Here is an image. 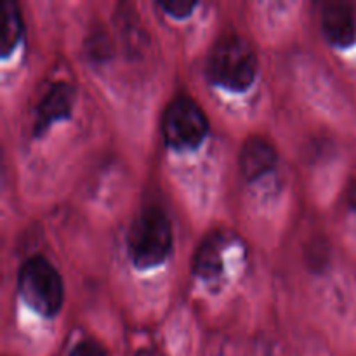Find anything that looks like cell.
I'll return each mask as SVG.
<instances>
[{
  "label": "cell",
  "instance_id": "cell-9",
  "mask_svg": "<svg viewBox=\"0 0 356 356\" xmlns=\"http://www.w3.org/2000/svg\"><path fill=\"white\" fill-rule=\"evenodd\" d=\"M23 37L21 10L13 0H0V56L7 58Z\"/></svg>",
  "mask_w": 356,
  "mask_h": 356
},
{
  "label": "cell",
  "instance_id": "cell-10",
  "mask_svg": "<svg viewBox=\"0 0 356 356\" xmlns=\"http://www.w3.org/2000/svg\"><path fill=\"white\" fill-rule=\"evenodd\" d=\"M156 3H159L160 9H163L172 17H188L191 10L197 7V2H193V0H167V2L160 0Z\"/></svg>",
  "mask_w": 356,
  "mask_h": 356
},
{
  "label": "cell",
  "instance_id": "cell-4",
  "mask_svg": "<svg viewBox=\"0 0 356 356\" xmlns=\"http://www.w3.org/2000/svg\"><path fill=\"white\" fill-rule=\"evenodd\" d=\"M162 134L170 149L190 152L207 138L209 118L197 101L188 96H177L163 111Z\"/></svg>",
  "mask_w": 356,
  "mask_h": 356
},
{
  "label": "cell",
  "instance_id": "cell-6",
  "mask_svg": "<svg viewBox=\"0 0 356 356\" xmlns=\"http://www.w3.org/2000/svg\"><path fill=\"white\" fill-rule=\"evenodd\" d=\"M320 24L327 40L339 49L356 44V2L330 0L320 14Z\"/></svg>",
  "mask_w": 356,
  "mask_h": 356
},
{
  "label": "cell",
  "instance_id": "cell-13",
  "mask_svg": "<svg viewBox=\"0 0 356 356\" xmlns=\"http://www.w3.org/2000/svg\"><path fill=\"white\" fill-rule=\"evenodd\" d=\"M350 202H351V205H353V207L356 209V190L351 191V195H350Z\"/></svg>",
  "mask_w": 356,
  "mask_h": 356
},
{
  "label": "cell",
  "instance_id": "cell-5",
  "mask_svg": "<svg viewBox=\"0 0 356 356\" xmlns=\"http://www.w3.org/2000/svg\"><path fill=\"white\" fill-rule=\"evenodd\" d=\"M75 87L73 83L58 80L52 83L42 99L37 104V113H35L33 134L37 138L44 136L51 129L52 124L59 120H68L72 118L73 104H75Z\"/></svg>",
  "mask_w": 356,
  "mask_h": 356
},
{
  "label": "cell",
  "instance_id": "cell-7",
  "mask_svg": "<svg viewBox=\"0 0 356 356\" xmlns=\"http://www.w3.org/2000/svg\"><path fill=\"white\" fill-rule=\"evenodd\" d=\"M277 149L273 148L268 139L264 138H249L240 152V170L247 181H257L259 177L266 176L277 165Z\"/></svg>",
  "mask_w": 356,
  "mask_h": 356
},
{
  "label": "cell",
  "instance_id": "cell-11",
  "mask_svg": "<svg viewBox=\"0 0 356 356\" xmlns=\"http://www.w3.org/2000/svg\"><path fill=\"white\" fill-rule=\"evenodd\" d=\"M68 356H108L104 353L103 348L99 344L92 343V341H80L79 344H75Z\"/></svg>",
  "mask_w": 356,
  "mask_h": 356
},
{
  "label": "cell",
  "instance_id": "cell-3",
  "mask_svg": "<svg viewBox=\"0 0 356 356\" xmlns=\"http://www.w3.org/2000/svg\"><path fill=\"white\" fill-rule=\"evenodd\" d=\"M17 292L24 305L45 318L61 312L65 302V284L47 257L35 254L23 261L17 271Z\"/></svg>",
  "mask_w": 356,
  "mask_h": 356
},
{
  "label": "cell",
  "instance_id": "cell-2",
  "mask_svg": "<svg viewBox=\"0 0 356 356\" xmlns=\"http://www.w3.org/2000/svg\"><path fill=\"white\" fill-rule=\"evenodd\" d=\"M127 250L139 270L160 266L172 250V225L160 207H146L138 214L127 235Z\"/></svg>",
  "mask_w": 356,
  "mask_h": 356
},
{
  "label": "cell",
  "instance_id": "cell-1",
  "mask_svg": "<svg viewBox=\"0 0 356 356\" xmlns=\"http://www.w3.org/2000/svg\"><path fill=\"white\" fill-rule=\"evenodd\" d=\"M259 61L245 37L228 33L214 42L207 54L205 75L209 82L229 92H243L254 83Z\"/></svg>",
  "mask_w": 356,
  "mask_h": 356
},
{
  "label": "cell",
  "instance_id": "cell-8",
  "mask_svg": "<svg viewBox=\"0 0 356 356\" xmlns=\"http://www.w3.org/2000/svg\"><path fill=\"white\" fill-rule=\"evenodd\" d=\"M226 247L222 233H211L200 243L193 257V273L200 280H216L222 273L221 252Z\"/></svg>",
  "mask_w": 356,
  "mask_h": 356
},
{
  "label": "cell",
  "instance_id": "cell-12",
  "mask_svg": "<svg viewBox=\"0 0 356 356\" xmlns=\"http://www.w3.org/2000/svg\"><path fill=\"white\" fill-rule=\"evenodd\" d=\"M306 254H308V263L312 264V266H325L327 264V259H329V250H327V247L323 249L322 247V240L320 242H316V247L315 249H312L309 247V250H306Z\"/></svg>",
  "mask_w": 356,
  "mask_h": 356
}]
</instances>
